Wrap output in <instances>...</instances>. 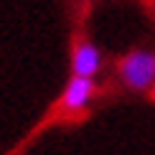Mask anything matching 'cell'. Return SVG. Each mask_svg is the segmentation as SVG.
Returning a JSON list of instances; mask_svg holds the SVG:
<instances>
[{
	"label": "cell",
	"mask_w": 155,
	"mask_h": 155,
	"mask_svg": "<svg viewBox=\"0 0 155 155\" xmlns=\"http://www.w3.org/2000/svg\"><path fill=\"white\" fill-rule=\"evenodd\" d=\"M150 97H153V102H155V87H153V92H150Z\"/></svg>",
	"instance_id": "obj_4"
},
{
	"label": "cell",
	"mask_w": 155,
	"mask_h": 155,
	"mask_svg": "<svg viewBox=\"0 0 155 155\" xmlns=\"http://www.w3.org/2000/svg\"><path fill=\"white\" fill-rule=\"evenodd\" d=\"M114 74L127 92L150 94L155 87V51L153 48H130L114 64Z\"/></svg>",
	"instance_id": "obj_1"
},
{
	"label": "cell",
	"mask_w": 155,
	"mask_h": 155,
	"mask_svg": "<svg viewBox=\"0 0 155 155\" xmlns=\"http://www.w3.org/2000/svg\"><path fill=\"white\" fill-rule=\"evenodd\" d=\"M69 66H71V76L97 79L104 69V54L87 36H76L71 46V56H69Z\"/></svg>",
	"instance_id": "obj_3"
},
{
	"label": "cell",
	"mask_w": 155,
	"mask_h": 155,
	"mask_svg": "<svg viewBox=\"0 0 155 155\" xmlns=\"http://www.w3.org/2000/svg\"><path fill=\"white\" fill-rule=\"evenodd\" d=\"M97 92V79H81V76H69L66 87L56 102V109L66 117H81L84 112L89 109V104L94 102Z\"/></svg>",
	"instance_id": "obj_2"
}]
</instances>
